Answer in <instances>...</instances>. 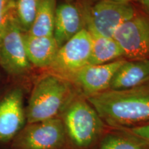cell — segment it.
<instances>
[{
	"label": "cell",
	"mask_w": 149,
	"mask_h": 149,
	"mask_svg": "<svg viewBox=\"0 0 149 149\" xmlns=\"http://www.w3.org/2000/svg\"><path fill=\"white\" fill-rule=\"evenodd\" d=\"M26 118L23 93L20 89H15L0 102V141H9L17 135Z\"/></svg>",
	"instance_id": "obj_10"
},
{
	"label": "cell",
	"mask_w": 149,
	"mask_h": 149,
	"mask_svg": "<svg viewBox=\"0 0 149 149\" xmlns=\"http://www.w3.org/2000/svg\"><path fill=\"white\" fill-rule=\"evenodd\" d=\"M24 35L15 14L0 33V66L11 75H23L32 67L26 52Z\"/></svg>",
	"instance_id": "obj_5"
},
{
	"label": "cell",
	"mask_w": 149,
	"mask_h": 149,
	"mask_svg": "<svg viewBox=\"0 0 149 149\" xmlns=\"http://www.w3.org/2000/svg\"><path fill=\"white\" fill-rule=\"evenodd\" d=\"M84 10L85 28L102 36L113 37L122 24L132 18L137 9L132 3L114 0H80Z\"/></svg>",
	"instance_id": "obj_4"
},
{
	"label": "cell",
	"mask_w": 149,
	"mask_h": 149,
	"mask_svg": "<svg viewBox=\"0 0 149 149\" xmlns=\"http://www.w3.org/2000/svg\"><path fill=\"white\" fill-rule=\"evenodd\" d=\"M85 29L84 14L80 0L61 3L56 10L53 37L59 47Z\"/></svg>",
	"instance_id": "obj_11"
},
{
	"label": "cell",
	"mask_w": 149,
	"mask_h": 149,
	"mask_svg": "<svg viewBox=\"0 0 149 149\" xmlns=\"http://www.w3.org/2000/svg\"><path fill=\"white\" fill-rule=\"evenodd\" d=\"M141 4L142 5L143 8H144V10L149 14V1H146V2L142 3H141Z\"/></svg>",
	"instance_id": "obj_21"
},
{
	"label": "cell",
	"mask_w": 149,
	"mask_h": 149,
	"mask_svg": "<svg viewBox=\"0 0 149 149\" xmlns=\"http://www.w3.org/2000/svg\"><path fill=\"white\" fill-rule=\"evenodd\" d=\"M110 126L130 128L149 124V82L126 90H109L86 98Z\"/></svg>",
	"instance_id": "obj_1"
},
{
	"label": "cell",
	"mask_w": 149,
	"mask_h": 149,
	"mask_svg": "<svg viewBox=\"0 0 149 149\" xmlns=\"http://www.w3.org/2000/svg\"><path fill=\"white\" fill-rule=\"evenodd\" d=\"M114 1H118V2L127 3H132L133 2H135V1H138V2H140V3H142L146 2V1H149V0H114Z\"/></svg>",
	"instance_id": "obj_20"
},
{
	"label": "cell",
	"mask_w": 149,
	"mask_h": 149,
	"mask_svg": "<svg viewBox=\"0 0 149 149\" xmlns=\"http://www.w3.org/2000/svg\"><path fill=\"white\" fill-rule=\"evenodd\" d=\"M74 0H64V1L66 2H73Z\"/></svg>",
	"instance_id": "obj_22"
},
{
	"label": "cell",
	"mask_w": 149,
	"mask_h": 149,
	"mask_svg": "<svg viewBox=\"0 0 149 149\" xmlns=\"http://www.w3.org/2000/svg\"><path fill=\"white\" fill-rule=\"evenodd\" d=\"M122 130L133 134L149 144V124L130 128H122Z\"/></svg>",
	"instance_id": "obj_19"
},
{
	"label": "cell",
	"mask_w": 149,
	"mask_h": 149,
	"mask_svg": "<svg viewBox=\"0 0 149 149\" xmlns=\"http://www.w3.org/2000/svg\"><path fill=\"white\" fill-rule=\"evenodd\" d=\"M149 82V59L126 60L111 80V90H126Z\"/></svg>",
	"instance_id": "obj_12"
},
{
	"label": "cell",
	"mask_w": 149,
	"mask_h": 149,
	"mask_svg": "<svg viewBox=\"0 0 149 149\" xmlns=\"http://www.w3.org/2000/svg\"><path fill=\"white\" fill-rule=\"evenodd\" d=\"M79 95L77 88L69 80L48 72L37 80L31 92L26 111L28 123L59 117Z\"/></svg>",
	"instance_id": "obj_2"
},
{
	"label": "cell",
	"mask_w": 149,
	"mask_h": 149,
	"mask_svg": "<svg viewBox=\"0 0 149 149\" xmlns=\"http://www.w3.org/2000/svg\"><path fill=\"white\" fill-rule=\"evenodd\" d=\"M126 60L121 59L104 64H88L67 79L75 86L83 97H90L109 90L115 73Z\"/></svg>",
	"instance_id": "obj_9"
},
{
	"label": "cell",
	"mask_w": 149,
	"mask_h": 149,
	"mask_svg": "<svg viewBox=\"0 0 149 149\" xmlns=\"http://www.w3.org/2000/svg\"><path fill=\"white\" fill-rule=\"evenodd\" d=\"M66 132L61 117L29 124L17 135V149H61L66 141Z\"/></svg>",
	"instance_id": "obj_8"
},
{
	"label": "cell",
	"mask_w": 149,
	"mask_h": 149,
	"mask_svg": "<svg viewBox=\"0 0 149 149\" xmlns=\"http://www.w3.org/2000/svg\"><path fill=\"white\" fill-rule=\"evenodd\" d=\"M40 0H14L15 13L24 33H28L34 22Z\"/></svg>",
	"instance_id": "obj_17"
},
{
	"label": "cell",
	"mask_w": 149,
	"mask_h": 149,
	"mask_svg": "<svg viewBox=\"0 0 149 149\" xmlns=\"http://www.w3.org/2000/svg\"><path fill=\"white\" fill-rule=\"evenodd\" d=\"M67 137L79 148L91 146L105 128V123L86 98L79 95L61 115Z\"/></svg>",
	"instance_id": "obj_3"
},
{
	"label": "cell",
	"mask_w": 149,
	"mask_h": 149,
	"mask_svg": "<svg viewBox=\"0 0 149 149\" xmlns=\"http://www.w3.org/2000/svg\"><path fill=\"white\" fill-rule=\"evenodd\" d=\"M92 37L91 53L88 64H104L125 59L122 48L113 37L102 36L89 31Z\"/></svg>",
	"instance_id": "obj_14"
},
{
	"label": "cell",
	"mask_w": 149,
	"mask_h": 149,
	"mask_svg": "<svg viewBox=\"0 0 149 149\" xmlns=\"http://www.w3.org/2000/svg\"><path fill=\"white\" fill-rule=\"evenodd\" d=\"M91 45V35L85 28L59 48L48 72L68 79L88 65Z\"/></svg>",
	"instance_id": "obj_6"
},
{
	"label": "cell",
	"mask_w": 149,
	"mask_h": 149,
	"mask_svg": "<svg viewBox=\"0 0 149 149\" xmlns=\"http://www.w3.org/2000/svg\"><path fill=\"white\" fill-rule=\"evenodd\" d=\"M24 38L26 52L31 64L48 69L59 48L53 35L35 37L24 33Z\"/></svg>",
	"instance_id": "obj_13"
},
{
	"label": "cell",
	"mask_w": 149,
	"mask_h": 149,
	"mask_svg": "<svg viewBox=\"0 0 149 149\" xmlns=\"http://www.w3.org/2000/svg\"><path fill=\"white\" fill-rule=\"evenodd\" d=\"M57 0H40L35 20L27 33L35 37L53 36Z\"/></svg>",
	"instance_id": "obj_15"
},
{
	"label": "cell",
	"mask_w": 149,
	"mask_h": 149,
	"mask_svg": "<svg viewBox=\"0 0 149 149\" xmlns=\"http://www.w3.org/2000/svg\"><path fill=\"white\" fill-rule=\"evenodd\" d=\"M113 38L127 60L149 59V15L137 10L118 28Z\"/></svg>",
	"instance_id": "obj_7"
},
{
	"label": "cell",
	"mask_w": 149,
	"mask_h": 149,
	"mask_svg": "<svg viewBox=\"0 0 149 149\" xmlns=\"http://www.w3.org/2000/svg\"><path fill=\"white\" fill-rule=\"evenodd\" d=\"M148 149H149V146H148Z\"/></svg>",
	"instance_id": "obj_23"
},
{
	"label": "cell",
	"mask_w": 149,
	"mask_h": 149,
	"mask_svg": "<svg viewBox=\"0 0 149 149\" xmlns=\"http://www.w3.org/2000/svg\"><path fill=\"white\" fill-rule=\"evenodd\" d=\"M15 14L14 0H0V33Z\"/></svg>",
	"instance_id": "obj_18"
},
{
	"label": "cell",
	"mask_w": 149,
	"mask_h": 149,
	"mask_svg": "<svg viewBox=\"0 0 149 149\" xmlns=\"http://www.w3.org/2000/svg\"><path fill=\"white\" fill-rule=\"evenodd\" d=\"M125 134L110 133L100 144V149H148L149 144L124 130Z\"/></svg>",
	"instance_id": "obj_16"
}]
</instances>
